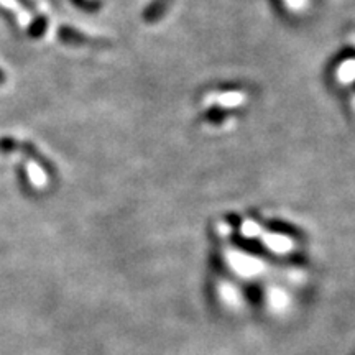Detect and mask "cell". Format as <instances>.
I'll return each mask as SVG.
<instances>
[{
  "label": "cell",
  "mask_w": 355,
  "mask_h": 355,
  "mask_svg": "<svg viewBox=\"0 0 355 355\" xmlns=\"http://www.w3.org/2000/svg\"><path fill=\"white\" fill-rule=\"evenodd\" d=\"M0 83H3V73L0 71Z\"/></svg>",
  "instance_id": "obj_1"
}]
</instances>
